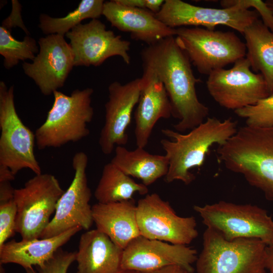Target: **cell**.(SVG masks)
I'll use <instances>...</instances> for the list:
<instances>
[{"label": "cell", "mask_w": 273, "mask_h": 273, "mask_svg": "<svg viewBox=\"0 0 273 273\" xmlns=\"http://www.w3.org/2000/svg\"><path fill=\"white\" fill-rule=\"evenodd\" d=\"M143 70L152 72L163 83L170 101L172 115L178 119L173 125L183 133L202 123L209 109L198 99L191 62L175 36L165 38L141 52Z\"/></svg>", "instance_id": "cell-1"}, {"label": "cell", "mask_w": 273, "mask_h": 273, "mask_svg": "<svg viewBox=\"0 0 273 273\" xmlns=\"http://www.w3.org/2000/svg\"><path fill=\"white\" fill-rule=\"evenodd\" d=\"M216 153L228 170L242 174L267 200L273 201V126L241 127L218 146Z\"/></svg>", "instance_id": "cell-2"}, {"label": "cell", "mask_w": 273, "mask_h": 273, "mask_svg": "<svg viewBox=\"0 0 273 273\" xmlns=\"http://www.w3.org/2000/svg\"><path fill=\"white\" fill-rule=\"evenodd\" d=\"M237 130V122L231 118L221 121L216 117H207L186 134L162 129V133L170 139L160 141L169 162L165 181L180 180L186 185L190 184L195 179L190 170L201 167L211 146L224 144Z\"/></svg>", "instance_id": "cell-3"}, {"label": "cell", "mask_w": 273, "mask_h": 273, "mask_svg": "<svg viewBox=\"0 0 273 273\" xmlns=\"http://www.w3.org/2000/svg\"><path fill=\"white\" fill-rule=\"evenodd\" d=\"M92 88L75 89L70 95L56 90L54 102L44 122L35 132L38 149L58 148L79 141L89 134L87 124L94 116Z\"/></svg>", "instance_id": "cell-4"}, {"label": "cell", "mask_w": 273, "mask_h": 273, "mask_svg": "<svg viewBox=\"0 0 273 273\" xmlns=\"http://www.w3.org/2000/svg\"><path fill=\"white\" fill-rule=\"evenodd\" d=\"M267 245L256 238L228 240L206 228L197 273H266Z\"/></svg>", "instance_id": "cell-5"}, {"label": "cell", "mask_w": 273, "mask_h": 273, "mask_svg": "<svg viewBox=\"0 0 273 273\" xmlns=\"http://www.w3.org/2000/svg\"><path fill=\"white\" fill-rule=\"evenodd\" d=\"M193 208L207 228L228 240L256 238L267 247L273 246V219L265 209L257 205L220 201L194 205Z\"/></svg>", "instance_id": "cell-6"}, {"label": "cell", "mask_w": 273, "mask_h": 273, "mask_svg": "<svg viewBox=\"0 0 273 273\" xmlns=\"http://www.w3.org/2000/svg\"><path fill=\"white\" fill-rule=\"evenodd\" d=\"M176 41L201 74L209 75L246 57L245 43L232 31L200 27L175 28Z\"/></svg>", "instance_id": "cell-7"}, {"label": "cell", "mask_w": 273, "mask_h": 273, "mask_svg": "<svg viewBox=\"0 0 273 273\" xmlns=\"http://www.w3.org/2000/svg\"><path fill=\"white\" fill-rule=\"evenodd\" d=\"M64 192L54 175L42 173L35 174L23 188L15 189V229L22 240L40 238Z\"/></svg>", "instance_id": "cell-8"}, {"label": "cell", "mask_w": 273, "mask_h": 273, "mask_svg": "<svg viewBox=\"0 0 273 273\" xmlns=\"http://www.w3.org/2000/svg\"><path fill=\"white\" fill-rule=\"evenodd\" d=\"M0 164L16 175L23 169L35 174L41 170L34 152L35 135L18 115L14 102V86L0 82Z\"/></svg>", "instance_id": "cell-9"}, {"label": "cell", "mask_w": 273, "mask_h": 273, "mask_svg": "<svg viewBox=\"0 0 273 273\" xmlns=\"http://www.w3.org/2000/svg\"><path fill=\"white\" fill-rule=\"evenodd\" d=\"M247 57L237 61L232 68L216 69L206 81L207 90L220 106L234 111L254 105L270 96L264 77L251 69Z\"/></svg>", "instance_id": "cell-10"}, {"label": "cell", "mask_w": 273, "mask_h": 273, "mask_svg": "<svg viewBox=\"0 0 273 273\" xmlns=\"http://www.w3.org/2000/svg\"><path fill=\"white\" fill-rule=\"evenodd\" d=\"M136 218L141 236L148 239L188 245L199 235L194 216L178 215L157 193L148 194L138 201Z\"/></svg>", "instance_id": "cell-11"}, {"label": "cell", "mask_w": 273, "mask_h": 273, "mask_svg": "<svg viewBox=\"0 0 273 273\" xmlns=\"http://www.w3.org/2000/svg\"><path fill=\"white\" fill-rule=\"evenodd\" d=\"M88 156L76 153L72 159L73 179L60 197L53 218L41 235V239L58 236L71 229L80 227L88 230L94 223L89 202L92 193L88 186L86 169Z\"/></svg>", "instance_id": "cell-12"}, {"label": "cell", "mask_w": 273, "mask_h": 273, "mask_svg": "<svg viewBox=\"0 0 273 273\" xmlns=\"http://www.w3.org/2000/svg\"><path fill=\"white\" fill-rule=\"evenodd\" d=\"M156 18L171 28L193 26L215 30L217 25L230 27L243 34L246 28L257 20L256 11L238 6L215 9L191 5L181 0H165Z\"/></svg>", "instance_id": "cell-13"}, {"label": "cell", "mask_w": 273, "mask_h": 273, "mask_svg": "<svg viewBox=\"0 0 273 273\" xmlns=\"http://www.w3.org/2000/svg\"><path fill=\"white\" fill-rule=\"evenodd\" d=\"M74 57V66H98L110 57H120L127 65L130 42L113 31L107 30L99 19L79 24L66 34Z\"/></svg>", "instance_id": "cell-14"}, {"label": "cell", "mask_w": 273, "mask_h": 273, "mask_svg": "<svg viewBox=\"0 0 273 273\" xmlns=\"http://www.w3.org/2000/svg\"><path fill=\"white\" fill-rule=\"evenodd\" d=\"M64 36L53 34L38 40V53L31 63L24 62L25 74L32 78L44 96L64 86L74 66V57Z\"/></svg>", "instance_id": "cell-15"}, {"label": "cell", "mask_w": 273, "mask_h": 273, "mask_svg": "<svg viewBox=\"0 0 273 273\" xmlns=\"http://www.w3.org/2000/svg\"><path fill=\"white\" fill-rule=\"evenodd\" d=\"M197 251L188 245L173 244L142 236L133 239L123 250L121 268L150 273L170 265L181 266L191 273Z\"/></svg>", "instance_id": "cell-16"}, {"label": "cell", "mask_w": 273, "mask_h": 273, "mask_svg": "<svg viewBox=\"0 0 273 273\" xmlns=\"http://www.w3.org/2000/svg\"><path fill=\"white\" fill-rule=\"evenodd\" d=\"M108 92L109 100L105 105V121L99 139L101 151L106 155L111 154L115 146H123L127 143L126 129L141 94V78L124 84L114 81L109 85Z\"/></svg>", "instance_id": "cell-17"}, {"label": "cell", "mask_w": 273, "mask_h": 273, "mask_svg": "<svg viewBox=\"0 0 273 273\" xmlns=\"http://www.w3.org/2000/svg\"><path fill=\"white\" fill-rule=\"evenodd\" d=\"M103 15L112 26L121 31L129 32L132 39L148 46L171 36H175V28H171L150 11L121 5L115 0L104 4Z\"/></svg>", "instance_id": "cell-18"}, {"label": "cell", "mask_w": 273, "mask_h": 273, "mask_svg": "<svg viewBox=\"0 0 273 273\" xmlns=\"http://www.w3.org/2000/svg\"><path fill=\"white\" fill-rule=\"evenodd\" d=\"M141 79L142 92L134 114V136L136 146L145 148L156 122L172 116V109L163 83L154 74L143 70Z\"/></svg>", "instance_id": "cell-19"}, {"label": "cell", "mask_w": 273, "mask_h": 273, "mask_svg": "<svg viewBox=\"0 0 273 273\" xmlns=\"http://www.w3.org/2000/svg\"><path fill=\"white\" fill-rule=\"evenodd\" d=\"M94 222L99 231L106 235L123 250L140 236L134 200L103 204L92 207Z\"/></svg>", "instance_id": "cell-20"}, {"label": "cell", "mask_w": 273, "mask_h": 273, "mask_svg": "<svg viewBox=\"0 0 273 273\" xmlns=\"http://www.w3.org/2000/svg\"><path fill=\"white\" fill-rule=\"evenodd\" d=\"M123 249L97 229L80 237L76 261L79 273H119Z\"/></svg>", "instance_id": "cell-21"}, {"label": "cell", "mask_w": 273, "mask_h": 273, "mask_svg": "<svg viewBox=\"0 0 273 273\" xmlns=\"http://www.w3.org/2000/svg\"><path fill=\"white\" fill-rule=\"evenodd\" d=\"M82 229L75 227L58 236L45 239L16 241L12 240L0 247V263H15L25 269L41 266L51 259L61 246Z\"/></svg>", "instance_id": "cell-22"}, {"label": "cell", "mask_w": 273, "mask_h": 273, "mask_svg": "<svg viewBox=\"0 0 273 273\" xmlns=\"http://www.w3.org/2000/svg\"><path fill=\"white\" fill-rule=\"evenodd\" d=\"M110 162L126 174L140 179L147 187L165 176L169 167L165 155L152 154L144 148L138 147L130 151L124 146H116Z\"/></svg>", "instance_id": "cell-23"}, {"label": "cell", "mask_w": 273, "mask_h": 273, "mask_svg": "<svg viewBox=\"0 0 273 273\" xmlns=\"http://www.w3.org/2000/svg\"><path fill=\"white\" fill-rule=\"evenodd\" d=\"M252 69L263 76L270 95H273V33L258 19L243 34Z\"/></svg>", "instance_id": "cell-24"}, {"label": "cell", "mask_w": 273, "mask_h": 273, "mask_svg": "<svg viewBox=\"0 0 273 273\" xmlns=\"http://www.w3.org/2000/svg\"><path fill=\"white\" fill-rule=\"evenodd\" d=\"M148 187L135 182L111 162L106 164L94 196L98 203L107 204L133 199L134 194L146 195Z\"/></svg>", "instance_id": "cell-25"}, {"label": "cell", "mask_w": 273, "mask_h": 273, "mask_svg": "<svg viewBox=\"0 0 273 273\" xmlns=\"http://www.w3.org/2000/svg\"><path fill=\"white\" fill-rule=\"evenodd\" d=\"M104 3L103 0H82L75 10L61 18L41 14L38 26L47 35L58 34L64 36L85 19H98L103 15Z\"/></svg>", "instance_id": "cell-26"}, {"label": "cell", "mask_w": 273, "mask_h": 273, "mask_svg": "<svg viewBox=\"0 0 273 273\" xmlns=\"http://www.w3.org/2000/svg\"><path fill=\"white\" fill-rule=\"evenodd\" d=\"M39 52L36 40L29 35L20 41L13 37L11 30L0 26V54L4 57V66L7 69L20 61H33Z\"/></svg>", "instance_id": "cell-27"}, {"label": "cell", "mask_w": 273, "mask_h": 273, "mask_svg": "<svg viewBox=\"0 0 273 273\" xmlns=\"http://www.w3.org/2000/svg\"><path fill=\"white\" fill-rule=\"evenodd\" d=\"M246 119V125L267 128L273 126V95L260 100L254 105L234 111Z\"/></svg>", "instance_id": "cell-28"}, {"label": "cell", "mask_w": 273, "mask_h": 273, "mask_svg": "<svg viewBox=\"0 0 273 273\" xmlns=\"http://www.w3.org/2000/svg\"><path fill=\"white\" fill-rule=\"evenodd\" d=\"M17 214V208L14 199L0 203V247L16 232Z\"/></svg>", "instance_id": "cell-29"}, {"label": "cell", "mask_w": 273, "mask_h": 273, "mask_svg": "<svg viewBox=\"0 0 273 273\" xmlns=\"http://www.w3.org/2000/svg\"><path fill=\"white\" fill-rule=\"evenodd\" d=\"M76 258V252H68L61 248L51 259L43 265L38 266V273H67Z\"/></svg>", "instance_id": "cell-30"}, {"label": "cell", "mask_w": 273, "mask_h": 273, "mask_svg": "<svg viewBox=\"0 0 273 273\" xmlns=\"http://www.w3.org/2000/svg\"><path fill=\"white\" fill-rule=\"evenodd\" d=\"M222 8L238 6L245 9L254 8L261 16L262 22L273 33V12L265 2L261 0H223L221 1Z\"/></svg>", "instance_id": "cell-31"}, {"label": "cell", "mask_w": 273, "mask_h": 273, "mask_svg": "<svg viewBox=\"0 0 273 273\" xmlns=\"http://www.w3.org/2000/svg\"><path fill=\"white\" fill-rule=\"evenodd\" d=\"M115 1L124 6L147 10L155 14L160 11L165 1L115 0Z\"/></svg>", "instance_id": "cell-32"}, {"label": "cell", "mask_w": 273, "mask_h": 273, "mask_svg": "<svg viewBox=\"0 0 273 273\" xmlns=\"http://www.w3.org/2000/svg\"><path fill=\"white\" fill-rule=\"evenodd\" d=\"M12 12L10 16L3 21L2 26L10 30L12 27L18 26L22 29L27 35H29V32L24 24L21 16V5L16 0H12Z\"/></svg>", "instance_id": "cell-33"}, {"label": "cell", "mask_w": 273, "mask_h": 273, "mask_svg": "<svg viewBox=\"0 0 273 273\" xmlns=\"http://www.w3.org/2000/svg\"><path fill=\"white\" fill-rule=\"evenodd\" d=\"M14 191L11 182L0 183V203L13 199Z\"/></svg>", "instance_id": "cell-34"}, {"label": "cell", "mask_w": 273, "mask_h": 273, "mask_svg": "<svg viewBox=\"0 0 273 273\" xmlns=\"http://www.w3.org/2000/svg\"><path fill=\"white\" fill-rule=\"evenodd\" d=\"M150 273H191L185 268L178 265H170Z\"/></svg>", "instance_id": "cell-35"}, {"label": "cell", "mask_w": 273, "mask_h": 273, "mask_svg": "<svg viewBox=\"0 0 273 273\" xmlns=\"http://www.w3.org/2000/svg\"><path fill=\"white\" fill-rule=\"evenodd\" d=\"M15 176L9 168L0 164V183L11 182L15 179Z\"/></svg>", "instance_id": "cell-36"}, {"label": "cell", "mask_w": 273, "mask_h": 273, "mask_svg": "<svg viewBox=\"0 0 273 273\" xmlns=\"http://www.w3.org/2000/svg\"><path fill=\"white\" fill-rule=\"evenodd\" d=\"M266 268L269 273H273V246L267 247Z\"/></svg>", "instance_id": "cell-37"}, {"label": "cell", "mask_w": 273, "mask_h": 273, "mask_svg": "<svg viewBox=\"0 0 273 273\" xmlns=\"http://www.w3.org/2000/svg\"><path fill=\"white\" fill-rule=\"evenodd\" d=\"M265 2L273 12V0H267Z\"/></svg>", "instance_id": "cell-38"}, {"label": "cell", "mask_w": 273, "mask_h": 273, "mask_svg": "<svg viewBox=\"0 0 273 273\" xmlns=\"http://www.w3.org/2000/svg\"><path fill=\"white\" fill-rule=\"evenodd\" d=\"M119 273H143V272L135 271V270H133L122 269V270Z\"/></svg>", "instance_id": "cell-39"}, {"label": "cell", "mask_w": 273, "mask_h": 273, "mask_svg": "<svg viewBox=\"0 0 273 273\" xmlns=\"http://www.w3.org/2000/svg\"><path fill=\"white\" fill-rule=\"evenodd\" d=\"M26 273H37L36 272L33 267L25 269Z\"/></svg>", "instance_id": "cell-40"}, {"label": "cell", "mask_w": 273, "mask_h": 273, "mask_svg": "<svg viewBox=\"0 0 273 273\" xmlns=\"http://www.w3.org/2000/svg\"><path fill=\"white\" fill-rule=\"evenodd\" d=\"M76 273H79L78 272H77Z\"/></svg>", "instance_id": "cell-41"}]
</instances>
